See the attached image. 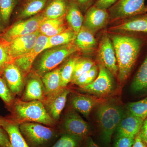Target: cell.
Instances as JSON below:
<instances>
[{"label": "cell", "instance_id": "d590c367", "mask_svg": "<svg viewBox=\"0 0 147 147\" xmlns=\"http://www.w3.org/2000/svg\"><path fill=\"white\" fill-rule=\"evenodd\" d=\"M0 97L7 104H10L13 101L11 92L9 88L5 81L0 78Z\"/></svg>", "mask_w": 147, "mask_h": 147}, {"label": "cell", "instance_id": "bcb514c9", "mask_svg": "<svg viewBox=\"0 0 147 147\" xmlns=\"http://www.w3.org/2000/svg\"><path fill=\"white\" fill-rule=\"evenodd\" d=\"M2 30V27L1 26V25H0V31Z\"/></svg>", "mask_w": 147, "mask_h": 147}, {"label": "cell", "instance_id": "f6af8a7d", "mask_svg": "<svg viewBox=\"0 0 147 147\" xmlns=\"http://www.w3.org/2000/svg\"><path fill=\"white\" fill-rule=\"evenodd\" d=\"M3 120H0V127L2 126V125Z\"/></svg>", "mask_w": 147, "mask_h": 147}, {"label": "cell", "instance_id": "cb8c5ba5", "mask_svg": "<svg viewBox=\"0 0 147 147\" xmlns=\"http://www.w3.org/2000/svg\"><path fill=\"white\" fill-rule=\"evenodd\" d=\"M42 81L46 96L59 90L62 88L60 69H55L45 74L42 75Z\"/></svg>", "mask_w": 147, "mask_h": 147}, {"label": "cell", "instance_id": "f1b7e54d", "mask_svg": "<svg viewBox=\"0 0 147 147\" xmlns=\"http://www.w3.org/2000/svg\"><path fill=\"white\" fill-rule=\"evenodd\" d=\"M127 108L130 114L144 120L147 117V97L137 102H130Z\"/></svg>", "mask_w": 147, "mask_h": 147}, {"label": "cell", "instance_id": "4316f807", "mask_svg": "<svg viewBox=\"0 0 147 147\" xmlns=\"http://www.w3.org/2000/svg\"><path fill=\"white\" fill-rule=\"evenodd\" d=\"M131 88L134 92L147 90V55L134 76Z\"/></svg>", "mask_w": 147, "mask_h": 147}, {"label": "cell", "instance_id": "52a82bcc", "mask_svg": "<svg viewBox=\"0 0 147 147\" xmlns=\"http://www.w3.org/2000/svg\"><path fill=\"white\" fill-rule=\"evenodd\" d=\"M99 72L97 78L91 84L81 88L82 90L97 96H105L110 94L115 88V76L99 63Z\"/></svg>", "mask_w": 147, "mask_h": 147}, {"label": "cell", "instance_id": "e575fe53", "mask_svg": "<svg viewBox=\"0 0 147 147\" xmlns=\"http://www.w3.org/2000/svg\"><path fill=\"white\" fill-rule=\"evenodd\" d=\"M12 61L9 53L7 42L6 41L0 42V71H1L7 64Z\"/></svg>", "mask_w": 147, "mask_h": 147}, {"label": "cell", "instance_id": "44dd1931", "mask_svg": "<svg viewBox=\"0 0 147 147\" xmlns=\"http://www.w3.org/2000/svg\"><path fill=\"white\" fill-rule=\"evenodd\" d=\"M65 18L69 28L77 34L83 26L84 17L79 6L72 0H69Z\"/></svg>", "mask_w": 147, "mask_h": 147}, {"label": "cell", "instance_id": "5b68a950", "mask_svg": "<svg viewBox=\"0 0 147 147\" xmlns=\"http://www.w3.org/2000/svg\"><path fill=\"white\" fill-rule=\"evenodd\" d=\"M19 128L28 144L32 147L46 146L54 139L55 135L53 129L37 123H23Z\"/></svg>", "mask_w": 147, "mask_h": 147}, {"label": "cell", "instance_id": "b9f144b4", "mask_svg": "<svg viewBox=\"0 0 147 147\" xmlns=\"http://www.w3.org/2000/svg\"><path fill=\"white\" fill-rule=\"evenodd\" d=\"M144 120L139 134L143 141L147 145V117Z\"/></svg>", "mask_w": 147, "mask_h": 147}, {"label": "cell", "instance_id": "8992f818", "mask_svg": "<svg viewBox=\"0 0 147 147\" xmlns=\"http://www.w3.org/2000/svg\"><path fill=\"white\" fill-rule=\"evenodd\" d=\"M145 0H118L108 9L110 22L147 13Z\"/></svg>", "mask_w": 147, "mask_h": 147}, {"label": "cell", "instance_id": "d6986e66", "mask_svg": "<svg viewBox=\"0 0 147 147\" xmlns=\"http://www.w3.org/2000/svg\"><path fill=\"white\" fill-rule=\"evenodd\" d=\"M74 42L79 50L88 54L93 53L97 46L94 34L83 26L76 35Z\"/></svg>", "mask_w": 147, "mask_h": 147}, {"label": "cell", "instance_id": "d6a6232c", "mask_svg": "<svg viewBox=\"0 0 147 147\" xmlns=\"http://www.w3.org/2000/svg\"><path fill=\"white\" fill-rule=\"evenodd\" d=\"M82 138L71 134H63L51 147H78Z\"/></svg>", "mask_w": 147, "mask_h": 147}, {"label": "cell", "instance_id": "7dc6e473", "mask_svg": "<svg viewBox=\"0 0 147 147\" xmlns=\"http://www.w3.org/2000/svg\"><path fill=\"white\" fill-rule=\"evenodd\" d=\"M146 11L147 12V5H146Z\"/></svg>", "mask_w": 147, "mask_h": 147}, {"label": "cell", "instance_id": "30bf717a", "mask_svg": "<svg viewBox=\"0 0 147 147\" xmlns=\"http://www.w3.org/2000/svg\"><path fill=\"white\" fill-rule=\"evenodd\" d=\"M110 22L108 10L92 6L86 12L83 26L95 34L104 28Z\"/></svg>", "mask_w": 147, "mask_h": 147}, {"label": "cell", "instance_id": "7bdbcfd3", "mask_svg": "<svg viewBox=\"0 0 147 147\" xmlns=\"http://www.w3.org/2000/svg\"><path fill=\"white\" fill-rule=\"evenodd\" d=\"M132 147H147V145L142 139L139 132L134 138V143Z\"/></svg>", "mask_w": 147, "mask_h": 147}, {"label": "cell", "instance_id": "7a4b0ae2", "mask_svg": "<svg viewBox=\"0 0 147 147\" xmlns=\"http://www.w3.org/2000/svg\"><path fill=\"white\" fill-rule=\"evenodd\" d=\"M96 115L102 139L108 144L125 115L123 110L120 106L113 103L100 102L96 110Z\"/></svg>", "mask_w": 147, "mask_h": 147}, {"label": "cell", "instance_id": "ffe728a7", "mask_svg": "<svg viewBox=\"0 0 147 147\" xmlns=\"http://www.w3.org/2000/svg\"><path fill=\"white\" fill-rule=\"evenodd\" d=\"M71 103L75 110L84 117H88L93 108L100 102L92 96L79 94H76L72 97Z\"/></svg>", "mask_w": 147, "mask_h": 147}, {"label": "cell", "instance_id": "277c9868", "mask_svg": "<svg viewBox=\"0 0 147 147\" xmlns=\"http://www.w3.org/2000/svg\"><path fill=\"white\" fill-rule=\"evenodd\" d=\"M15 110L18 117L24 120L52 126L54 119L47 113L43 102L40 100L17 101Z\"/></svg>", "mask_w": 147, "mask_h": 147}, {"label": "cell", "instance_id": "74e56055", "mask_svg": "<svg viewBox=\"0 0 147 147\" xmlns=\"http://www.w3.org/2000/svg\"><path fill=\"white\" fill-rule=\"evenodd\" d=\"M118 0H96L94 5L101 9L108 10Z\"/></svg>", "mask_w": 147, "mask_h": 147}, {"label": "cell", "instance_id": "4fadbf2b", "mask_svg": "<svg viewBox=\"0 0 147 147\" xmlns=\"http://www.w3.org/2000/svg\"><path fill=\"white\" fill-rule=\"evenodd\" d=\"M121 23L110 27L108 31L112 34L125 32H147V13L119 21Z\"/></svg>", "mask_w": 147, "mask_h": 147}, {"label": "cell", "instance_id": "836d02e7", "mask_svg": "<svg viewBox=\"0 0 147 147\" xmlns=\"http://www.w3.org/2000/svg\"><path fill=\"white\" fill-rule=\"evenodd\" d=\"M65 16L56 19H46L40 25L38 29L40 34L43 35L47 32L66 24Z\"/></svg>", "mask_w": 147, "mask_h": 147}, {"label": "cell", "instance_id": "8d00e7d4", "mask_svg": "<svg viewBox=\"0 0 147 147\" xmlns=\"http://www.w3.org/2000/svg\"><path fill=\"white\" fill-rule=\"evenodd\" d=\"M134 141V137L118 136L115 147H132Z\"/></svg>", "mask_w": 147, "mask_h": 147}, {"label": "cell", "instance_id": "f546056e", "mask_svg": "<svg viewBox=\"0 0 147 147\" xmlns=\"http://www.w3.org/2000/svg\"><path fill=\"white\" fill-rule=\"evenodd\" d=\"M94 65V62L90 59L79 58L74 66L71 82L73 83L79 76L89 71Z\"/></svg>", "mask_w": 147, "mask_h": 147}, {"label": "cell", "instance_id": "f35d334b", "mask_svg": "<svg viewBox=\"0 0 147 147\" xmlns=\"http://www.w3.org/2000/svg\"><path fill=\"white\" fill-rule=\"evenodd\" d=\"M76 3L81 10L86 12L92 6L94 5V0H72Z\"/></svg>", "mask_w": 147, "mask_h": 147}, {"label": "cell", "instance_id": "6da1fadb", "mask_svg": "<svg viewBox=\"0 0 147 147\" xmlns=\"http://www.w3.org/2000/svg\"><path fill=\"white\" fill-rule=\"evenodd\" d=\"M114 45L118 66L117 79L122 84L128 78L136 63L144 40L136 36L112 34L109 35Z\"/></svg>", "mask_w": 147, "mask_h": 147}, {"label": "cell", "instance_id": "ab89813d", "mask_svg": "<svg viewBox=\"0 0 147 147\" xmlns=\"http://www.w3.org/2000/svg\"><path fill=\"white\" fill-rule=\"evenodd\" d=\"M68 28V27L67 26L66 24H65L47 32L44 34L43 35L48 37H50L59 34L62 32L64 31Z\"/></svg>", "mask_w": 147, "mask_h": 147}, {"label": "cell", "instance_id": "1f68e13d", "mask_svg": "<svg viewBox=\"0 0 147 147\" xmlns=\"http://www.w3.org/2000/svg\"><path fill=\"white\" fill-rule=\"evenodd\" d=\"M17 0H0V19L3 24L8 23Z\"/></svg>", "mask_w": 147, "mask_h": 147}, {"label": "cell", "instance_id": "2e32d148", "mask_svg": "<svg viewBox=\"0 0 147 147\" xmlns=\"http://www.w3.org/2000/svg\"><path fill=\"white\" fill-rule=\"evenodd\" d=\"M6 83L10 91L14 94L21 92L23 85L21 70L13 62L7 64L3 69Z\"/></svg>", "mask_w": 147, "mask_h": 147}, {"label": "cell", "instance_id": "c3c4849f", "mask_svg": "<svg viewBox=\"0 0 147 147\" xmlns=\"http://www.w3.org/2000/svg\"><path fill=\"white\" fill-rule=\"evenodd\" d=\"M1 71H0V75H1Z\"/></svg>", "mask_w": 147, "mask_h": 147}, {"label": "cell", "instance_id": "ac0fdd59", "mask_svg": "<svg viewBox=\"0 0 147 147\" xmlns=\"http://www.w3.org/2000/svg\"><path fill=\"white\" fill-rule=\"evenodd\" d=\"M37 76H33L29 79L23 97V101L38 100L42 101L45 98L44 86Z\"/></svg>", "mask_w": 147, "mask_h": 147}, {"label": "cell", "instance_id": "603a6c76", "mask_svg": "<svg viewBox=\"0 0 147 147\" xmlns=\"http://www.w3.org/2000/svg\"><path fill=\"white\" fill-rule=\"evenodd\" d=\"M2 127L8 134L12 147H30L16 124L3 120Z\"/></svg>", "mask_w": 147, "mask_h": 147}, {"label": "cell", "instance_id": "d4e9b609", "mask_svg": "<svg viewBox=\"0 0 147 147\" xmlns=\"http://www.w3.org/2000/svg\"><path fill=\"white\" fill-rule=\"evenodd\" d=\"M76 33L69 28L59 34L50 37L48 38L45 50L71 43L76 38Z\"/></svg>", "mask_w": 147, "mask_h": 147}, {"label": "cell", "instance_id": "e0dca14e", "mask_svg": "<svg viewBox=\"0 0 147 147\" xmlns=\"http://www.w3.org/2000/svg\"><path fill=\"white\" fill-rule=\"evenodd\" d=\"M129 113L127 115L124 116L118 126L117 130L118 136L135 138L140 132L144 120Z\"/></svg>", "mask_w": 147, "mask_h": 147}, {"label": "cell", "instance_id": "681fc988", "mask_svg": "<svg viewBox=\"0 0 147 147\" xmlns=\"http://www.w3.org/2000/svg\"><path fill=\"white\" fill-rule=\"evenodd\" d=\"M9 147H12V146H11V145H10V146H9Z\"/></svg>", "mask_w": 147, "mask_h": 147}, {"label": "cell", "instance_id": "3957f363", "mask_svg": "<svg viewBox=\"0 0 147 147\" xmlns=\"http://www.w3.org/2000/svg\"><path fill=\"white\" fill-rule=\"evenodd\" d=\"M46 50L38 65L37 72L40 75L53 70L69 56L79 50L74 41Z\"/></svg>", "mask_w": 147, "mask_h": 147}, {"label": "cell", "instance_id": "9c48e42d", "mask_svg": "<svg viewBox=\"0 0 147 147\" xmlns=\"http://www.w3.org/2000/svg\"><path fill=\"white\" fill-rule=\"evenodd\" d=\"M99 63L102 64L117 79L118 66L114 45L107 32L102 35L98 46L97 54Z\"/></svg>", "mask_w": 147, "mask_h": 147}, {"label": "cell", "instance_id": "4dcf8cb0", "mask_svg": "<svg viewBox=\"0 0 147 147\" xmlns=\"http://www.w3.org/2000/svg\"><path fill=\"white\" fill-rule=\"evenodd\" d=\"M99 72L98 66L94 65L89 71L83 74L73 82L80 87L87 86L94 82Z\"/></svg>", "mask_w": 147, "mask_h": 147}, {"label": "cell", "instance_id": "7c38bea8", "mask_svg": "<svg viewBox=\"0 0 147 147\" xmlns=\"http://www.w3.org/2000/svg\"><path fill=\"white\" fill-rule=\"evenodd\" d=\"M70 90L61 88L60 89L45 96L42 101L47 113L54 120L59 118L62 111L65 106L67 96Z\"/></svg>", "mask_w": 147, "mask_h": 147}, {"label": "cell", "instance_id": "484cf974", "mask_svg": "<svg viewBox=\"0 0 147 147\" xmlns=\"http://www.w3.org/2000/svg\"><path fill=\"white\" fill-rule=\"evenodd\" d=\"M49 0H28L22 7L19 17L26 18L38 14L45 8Z\"/></svg>", "mask_w": 147, "mask_h": 147}, {"label": "cell", "instance_id": "5bb4252c", "mask_svg": "<svg viewBox=\"0 0 147 147\" xmlns=\"http://www.w3.org/2000/svg\"><path fill=\"white\" fill-rule=\"evenodd\" d=\"M48 37L40 34L38 37L33 47L28 53L16 58L13 63L19 67L21 71L27 73L30 71L32 65L37 56L45 50L48 40Z\"/></svg>", "mask_w": 147, "mask_h": 147}, {"label": "cell", "instance_id": "8fae6325", "mask_svg": "<svg viewBox=\"0 0 147 147\" xmlns=\"http://www.w3.org/2000/svg\"><path fill=\"white\" fill-rule=\"evenodd\" d=\"M39 31L27 35L18 37L7 42L9 55L12 60L28 53L35 44L40 34Z\"/></svg>", "mask_w": 147, "mask_h": 147}, {"label": "cell", "instance_id": "ee69618b", "mask_svg": "<svg viewBox=\"0 0 147 147\" xmlns=\"http://www.w3.org/2000/svg\"><path fill=\"white\" fill-rule=\"evenodd\" d=\"M87 147H99L90 137H89L87 140Z\"/></svg>", "mask_w": 147, "mask_h": 147}, {"label": "cell", "instance_id": "83f0119b", "mask_svg": "<svg viewBox=\"0 0 147 147\" xmlns=\"http://www.w3.org/2000/svg\"><path fill=\"white\" fill-rule=\"evenodd\" d=\"M79 57H76L69 58L60 68L61 86L65 88L67 84L71 82L74 69Z\"/></svg>", "mask_w": 147, "mask_h": 147}, {"label": "cell", "instance_id": "7402d4cb", "mask_svg": "<svg viewBox=\"0 0 147 147\" xmlns=\"http://www.w3.org/2000/svg\"><path fill=\"white\" fill-rule=\"evenodd\" d=\"M69 0H52L42 12L45 19H56L65 16Z\"/></svg>", "mask_w": 147, "mask_h": 147}, {"label": "cell", "instance_id": "9a60e30c", "mask_svg": "<svg viewBox=\"0 0 147 147\" xmlns=\"http://www.w3.org/2000/svg\"><path fill=\"white\" fill-rule=\"evenodd\" d=\"M63 127L67 134L81 138L86 137L90 132L89 125L74 110L67 113Z\"/></svg>", "mask_w": 147, "mask_h": 147}, {"label": "cell", "instance_id": "ba28073f", "mask_svg": "<svg viewBox=\"0 0 147 147\" xmlns=\"http://www.w3.org/2000/svg\"><path fill=\"white\" fill-rule=\"evenodd\" d=\"M46 19L42 13L28 19L21 20L13 24L4 35L5 41L9 42L18 37L34 33L38 30L40 25Z\"/></svg>", "mask_w": 147, "mask_h": 147}, {"label": "cell", "instance_id": "60d3db41", "mask_svg": "<svg viewBox=\"0 0 147 147\" xmlns=\"http://www.w3.org/2000/svg\"><path fill=\"white\" fill-rule=\"evenodd\" d=\"M10 146V141L7 135L2 129L0 127V147H9Z\"/></svg>", "mask_w": 147, "mask_h": 147}]
</instances>
